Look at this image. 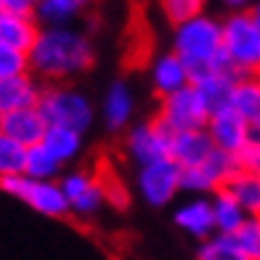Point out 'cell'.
Here are the masks:
<instances>
[{
    "mask_svg": "<svg viewBox=\"0 0 260 260\" xmlns=\"http://www.w3.org/2000/svg\"><path fill=\"white\" fill-rule=\"evenodd\" d=\"M96 64V45L82 27H40L29 51V75L43 85H69Z\"/></svg>",
    "mask_w": 260,
    "mask_h": 260,
    "instance_id": "cell-1",
    "label": "cell"
},
{
    "mask_svg": "<svg viewBox=\"0 0 260 260\" xmlns=\"http://www.w3.org/2000/svg\"><path fill=\"white\" fill-rule=\"evenodd\" d=\"M170 51L188 67L191 80L197 75L212 72V69H229L226 56H223L220 19L207 14V11L173 29V48Z\"/></svg>",
    "mask_w": 260,
    "mask_h": 260,
    "instance_id": "cell-2",
    "label": "cell"
},
{
    "mask_svg": "<svg viewBox=\"0 0 260 260\" xmlns=\"http://www.w3.org/2000/svg\"><path fill=\"white\" fill-rule=\"evenodd\" d=\"M220 35H223V56L234 75L250 77L260 67V29L250 14L244 11H226L220 16Z\"/></svg>",
    "mask_w": 260,
    "mask_h": 260,
    "instance_id": "cell-3",
    "label": "cell"
},
{
    "mask_svg": "<svg viewBox=\"0 0 260 260\" xmlns=\"http://www.w3.org/2000/svg\"><path fill=\"white\" fill-rule=\"evenodd\" d=\"M38 112L48 127H64L85 136L93 127L96 109L88 93H82L75 85H43V96L38 104Z\"/></svg>",
    "mask_w": 260,
    "mask_h": 260,
    "instance_id": "cell-4",
    "label": "cell"
},
{
    "mask_svg": "<svg viewBox=\"0 0 260 260\" xmlns=\"http://www.w3.org/2000/svg\"><path fill=\"white\" fill-rule=\"evenodd\" d=\"M210 106L205 99L199 96V90L194 85H188L173 96H165L157 101V114L154 120L170 130V133H188V130H205L210 120Z\"/></svg>",
    "mask_w": 260,
    "mask_h": 260,
    "instance_id": "cell-5",
    "label": "cell"
},
{
    "mask_svg": "<svg viewBox=\"0 0 260 260\" xmlns=\"http://www.w3.org/2000/svg\"><path fill=\"white\" fill-rule=\"evenodd\" d=\"M0 191L24 202L27 207H32L35 212H40L45 218L69 215V202L58 181H32L27 175H11V178L0 181Z\"/></svg>",
    "mask_w": 260,
    "mask_h": 260,
    "instance_id": "cell-6",
    "label": "cell"
},
{
    "mask_svg": "<svg viewBox=\"0 0 260 260\" xmlns=\"http://www.w3.org/2000/svg\"><path fill=\"white\" fill-rule=\"evenodd\" d=\"M181 165L173 157L136 168V191L149 207H168L181 194Z\"/></svg>",
    "mask_w": 260,
    "mask_h": 260,
    "instance_id": "cell-7",
    "label": "cell"
},
{
    "mask_svg": "<svg viewBox=\"0 0 260 260\" xmlns=\"http://www.w3.org/2000/svg\"><path fill=\"white\" fill-rule=\"evenodd\" d=\"M58 183H61V191L69 202V215H75L80 220L96 218L104 210V205H109L101 175L90 173V170H82V168L64 170Z\"/></svg>",
    "mask_w": 260,
    "mask_h": 260,
    "instance_id": "cell-8",
    "label": "cell"
},
{
    "mask_svg": "<svg viewBox=\"0 0 260 260\" xmlns=\"http://www.w3.org/2000/svg\"><path fill=\"white\" fill-rule=\"evenodd\" d=\"M170 144H173V133L165 130L154 117L144 122H133L122 133V151L136 168L170 157Z\"/></svg>",
    "mask_w": 260,
    "mask_h": 260,
    "instance_id": "cell-9",
    "label": "cell"
},
{
    "mask_svg": "<svg viewBox=\"0 0 260 260\" xmlns=\"http://www.w3.org/2000/svg\"><path fill=\"white\" fill-rule=\"evenodd\" d=\"M239 173L236 157L223 154V151H212V157L199 165V168H188L181 175V194L188 197H205L210 199L212 194H218L220 188H226V183Z\"/></svg>",
    "mask_w": 260,
    "mask_h": 260,
    "instance_id": "cell-10",
    "label": "cell"
},
{
    "mask_svg": "<svg viewBox=\"0 0 260 260\" xmlns=\"http://www.w3.org/2000/svg\"><path fill=\"white\" fill-rule=\"evenodd\" d=\"M205 133L210 136L212 146H215L218 151L231 154V157L239 154V151L250 144V138H252L250 125H247L242 120V114H236L231 106H229V109H220V112L210 114Z\"/></svg>",
    "mask_w": 260,
    "mask_h": 260,
    "instance_id": "cell-11",
    "label": "cell"
},
{
    "mask_svg": "<svg viewBox=\"0 0 260 260\" xmlns=\"http://www.w3.org/2000/svg\"><path fill=\"white\" fill-rule=\"evenodd\" d=\"M101 122L109 133H125L136 117V96L125 80H114L101 99Z\"/></svg>",
    "mask_w": 260,
    "mask_h": 260,
    "instance_id": "cell-12",
    "label": "cell"
},
{
    "mask_svg": "<svg viewBox=\"0 0 260 260\" xmlns=\"http://www.w3.org/2000/svg\"><path fill=\"white\" fill-rule=\"evenodd\" d=\"M149 82L154 88L157 99H165L191 85V72L173 51H162L149 64Z\"/></svg>",
    "mask_w": 260,
    "mask_h": 260,
    "instance_id": "cell-13",
    "label": "cell"
},
{
    "mask_svg": "<svg viewBox=\"0 0 260 260\" xmlns=\"http://www.w3.org/2000/svg\"><path fill=\"white\" fill-rule=\"evenodd\" d=\"M173 223L186 236L197 239L199 244L207 242L210 236H215L212 207H210V199H205V197H188L183 202H178V207L173 210Z\"/></svg>",
    "mask_w": 260,
    "mask_h": 260,
    "instance_id": "cell-14",
    "label": "cell"
},
{
    "mask_svg": "<svg viewBox=\"0 0 260 260\" xmlns=\"http://www.w3.org/2000/svg\"><path fill=\"white\" fill-rule=\"evenodd\" d=\"M43 96V82L35 75H21L0 82V114L21 112V109H38Z\"/></svg>",
    "mask_w": 260,
    "mask_h": 260,
    "instance_id": "cell-15",
    "label": "cell"
},
{
    "mask_svg": "<svg viewBox=\"0 0 260 260\" xmlns=\"http://www.w3.org/2000/svg\"><path fill=\"white\" fill-rule=\"evenodd\" d=\"M45 130H48V125H45L43 114L38 109H21V112L0 114V133L14 138L24 149L38 146L45 136Z\"/></svg>",
    "mask_w": 260,
    "mask_h": 260,
    "instance_id": "cell-16",
    "label": "cell"
},
{
    "mask_svg": "<svg viewBox=\"0 0 260 260\" xmlns=\"http://www.w3.org/2000/svg\"><path fill=\"white\" fill-rule=\"evenodd\" d=\"M236 82H239V75L229 72V69H212V72L197 75L191 80V85L199 90V96L205 99L210 112H220V109H229L231 106Z\"/></svg>",
    "mask_w": 260,
    "mask_h": 260,
    "instance_id": "cell-17",
    "label": "cell"
},
{
    "mask_svg": "<svg viewBox=\"0 0 260 260\" xmlns=\"http://www.w3.org/2000/svg\"><path fill=\"white\" fill-rule=\"evenodd\" d=\"M215 146H212L210 136L205 130H188V133H175L173 136V144H170V157L181 165V170L188 168H199L205 165Z\"/></svg>",
    "mask_w": 260,
    "mask_h": 260,
    "instance_id": "cell-18",
    "label": "cell"
},
{
    "mask_svg": "<svg viewBox=\"0 0 260 260\" xmlns=\"http://www.w3.org/2000/svg\"><path fill=\"white\" fill-rule=\"evenodd\" d=\"M38 32H40L38 19L16 16V14H8V11L0 8V43L3 45L16 48L21 53H29L35 40H38Z\"/></svg>",
    "mask_w": 260,
    "mask_h": 260,
    "instance_id": "cell-19",
    "label": "cell"
},
{
    "mask_svg": "<svg viewBox=\"0 0 260 260\" xmlns=\"http://www.w3.org/2000/svg\"><path fill=\"white\" fill-rule=\"evenodd\" d=\"M231 109L236 114H242V120L250 125L252 136H260V80L255 75L239 77L234 88Z\"/></svg>",
    "mask_w": 260,
    "mask_h": 260,
    "instance_id": "cell-20",
    "label": "cell"
},
{
    "mask_svg": "<svg viewBox=\"0 0 260 260\" xmlns=\"http://www.w3.org/2000/svg\"><path fill=\"white\" fill-rule=\"evenodd\" d=\"M85 8L82 0H40L35 3V19L40 27H77Z\"/></svg>",
    "mask_w": 260,
    "mask_h": 260,
    "instance_id": "cell-21",
    "label": "cell"
},
{
    "mask_svg": "<svg viewBox=\"0 0 260 260\" xmlns=\"http://www.w3.org/2000/svg\"><path fill=\"white\" fill-rule=\"evenodd\" d=\"M40 146L48 151L61 168H67V165H72L82 154L85 136L75 133V130H64V127H48L45 136H43V141H40Z\"/></svg>",
    "mask_w": 260,
    "mask_h": 260,
    "instance_id": "cell-22",
    "label": "cell"
},
{
    "mask_svg": "<svg viewBox=\"0 0 260 260\" xmlns=\"http://www.w3.org/2000/svg\"><path fill=\"white\" fill-rule=\"evenodd\" d=\"M210 207H212V220H215V234L220 236H234L247 220V212L226 188H220L218 194L210 197Z\"/></svg>",
    "mask_w": 260,
    "mask_h": 260,
    "instance_id": "cell-23",
    "label": "cell"
},
{
    "mask_svg": "<svg viewBox=\"0 0 260 260\" xmlns=\"http://www.w3.org/2000/svg\"><path fill=\"white\" fill-rule=\"evenodd\" d=\"M226 191L242 205V210L247 212V218H260V178L239 170L226 183Z\"/></svg>",
    "mask_w": 260,
    "mask_h": 260,
    "instance_id": "cell-24",
    "label": "cell"
},
{
    "mask_svg": "<svg viewBox=\"0 0 260 260\" xmlns=\"http://www.w3.org/2000/svg\"><path fill=\"white\" fill-rule=\"evenodd\" d=\"M24 175H27V178H32V181H58L64 175V168L38 144V146L27 149Z\"/></svg>",
    "mask_w": 260,
    "mask_h": 260,
    "instance_id": "cell-25",
    "label": "cell"
},
{
    "mask_svg": "<svg viewBox=\"0 0 260 260\" xmlns=\"http://www.w3.org/2000/svg\"><path fill=\"white\" fill-rule=\"evenodd\" d=\"M197 260H250L242 250L239 244L234 242V236H210L207 242L199 244L197 250Z\"/></svg>",
    "mask_w": 260,
    "mask_h": 260,
    "instance_id": "cell-26",
    "label": "cell"
},
{
    "mask_svg": "<svg viewBox=\"0 0 260 260\" xmlns=\"http://www.w3.org/2000/svg\"><path fill=\"white\" fill-rule=\"evenodd\" d=\"M24 159L27 149L6 133H0V181L11 178V175H24Z\"/></svg>",
    "mask_w": 260,
    "mask_h": 260,
    "instance_id": "cell-27",
    "label": "cell"
},
{
    "mask_svg": "<svg viewBox=\"0 0 260 260\" xmlns=\"http://www.w3.org/2000/svg\"><path fill=\"white\" fill-rule=\"evenodd\" d=\"M159 14L175 29V27L186 24V21H191L194 16L205 14V3H202V0H162V3H159Z\"/></svg>",
    "mask_w": 260,
    "mask_h": 260,
    "instance_id": "cell-28",
    "label": "cell"
},
{
    "mask_svg": "<svg viewBox=\"0 0 260 260\" xmlns=\"http://www.w3.org/2000/svg\"><path fill=\"white\" fill-rule=\"evenodd\" d=\"M21 75H29V53H21L0 43V82Z\"/></svg>",
    "mask_w": 260,
    "mask_h": 260,
    "instance_id": "cell-29",
    "label": "cell"
},
{
    "mask_svg": "<svg viewBox=\"0 0 260 260\" xmlns=\"http://www.w3.org/2000/svg\"><path fill=\"white\" fill-rule=\"evenodd\" d=\"M234 242L250 260H260V218H247L244 226L234 234Z\"/></svg>",
    "mask_w": 260,
    "mask_h": 260,
    "instance_id": "cell-30",
    "label": "cell"
},
{
    "mask_svg": "<svg viewBox=\"0 0 260 260\" xmlns=\"http://www.w3.org/2000/svg\"><path fill=\"white\" fill-rule=\"evenodd\" d=\"M236 165L242 173H250L255 178H260V136H252L239 154H236Z\"/></svg>",
    "mask_w": 260,
    "mask_h": 260,
    "instance_id": "cell-31",
    "label": "cell"
},
{
    "mask_svg": "<svg viewBox=\"0 0 260 260\" xmlns=\"http://www.w3.org/2000/svg\"><path fill=\"white\" fill-rule=\"evenodd\" d=\"M0 8L8 11V14H16V16H29L35 19V3L32 0H3Z\"/></svg>",
    "mask_w": 260,
    "mask_h": 260,
    "instance_id": "cell-32",
    "label": "cell"
},
{
    "mask_svg": "<svg viewBox=\"0 0 260 260\" xmlns=\"http://www.w3.org/2000/svg\"><path fill=\"white\" fill-rule=\"evenodd\" d=\"M250 14H252V19H255V24H257V29H260V3L250 6Z\"/></svg>",
    "mask_w": 260,
    "mask_h": 260,
    "instance_id": "cell-33",
    "label": "cell"
},
{
    "mask_svg": "<svg viewBox=\"0 0 260 260\" xmlns=\"http://www.w3.org/2000/svg\"><path fill=\"white\" fill-rule=\"evenodd\" d=\"M255 77H257V80H260V67H257V69H255Z\"/></svg>",
    "mask_w": 260,
    "mask_h": 260,
    "instance_id": "cell-34",
    "label": "cell"
},
{
    "mask_svg": "<svg viewBox=\"0 0 260 260\" xmlns=\"http://www.w3.org/2000/svg\"><path fill=\"white\" fill-rule=\"evenodd\" d=\"M0 3H3V0H0Z\"/></svg>",
    "mask_w": 260,
    "mask_h": 260,
    "instance_id": "cell-35",
    "label": "cell"
}]
</instances>
